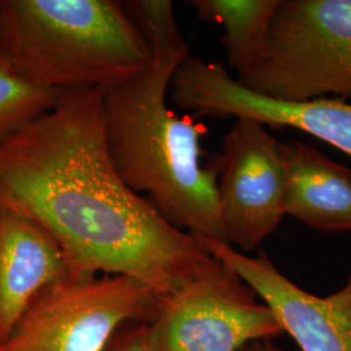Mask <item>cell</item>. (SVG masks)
<instances>
[{"label": "cell", "instance_id": "cell-7", "mask_svg": "<svg viewBox=\"0 0 351 351\" xmlns=\"http://www.w3.org/2000/svg\"><path fill=\"white\" fill-rule=\"evenodd\" d=\"M217 197L228 243L249 254L287 216L288 165L284 143L268 128L236 120L217 154Z\"/></svg>", "mask_w": 351, "mask_h": 351}, {"label": "cell", "instance_id": "cell-2", "mask_svg": "<svg viewBox=\"0 0 351 351\" xmlns=\"http://www.w3.org/2000/svg\"><path fill=\"white\" fill-rule=\"evenodd\" d=\"M189 51L154 55L150 68L103 90L106 143L121 180L172 226L198 239L226 242L217 197V154L202 164L207 128L168 107L177 66Z\"/></svg>", "mask_w": 351, "mask_h": 351}, {"label": "cell", "instance_id": "cell-3", "mask_svg": "<svg viewBox=\"0 0 351 351\" xmlns=\"http://www.w3.org/2000/svg\"><path fill=\"white\" fill-rule=\"evenodd\" d=\"M0 59L40 88H111L154 55L116 0H0Z\"/></svg>", "mask_w": 351, "mask_h": 351}, {"label": "cell", "instance_id": "cell-15", "mask_svg": "<svg viewBox=\"0 0 351 351\" xmlns=\"http://www.w3.org/2000/svg\"><path fill=\"white\" fill-rule=\"evenodd\" d=\"M106 351H147L146 323H129L123 326Z\"/></svg>", "mask_w": 351, "mask_h": 351}, {"label": "cell", "instance_id": "cell-14", "mask_svg": "<svg viewBox=\"0 0 351 351\" xmlns=\"http://www.w3.org/2000/svg\"><path fill=\"white\" fill-rule=\"evenodd\" d=\"M128 20L152 55L164 51H189L175 19L171 0H123Z\"/></svg>", "mask_w": 351, "mask_h": 351}, {"label": "cell", "instance_id": "cell-1", "mask_svg": "<svg viewBox=\"0 0 351 351\" xmlns=\"http://www.w3.org/2000/svg\"><path fill=\"white\" fill-rule=\"evenodd\" d=\"M0 208L43 226L71 276L133 277L164 297L217 263L119 176L106 143L101 88L68 93L0 139Z\"/></svg>", "mask_w": 351, "mask_h": 351}, {"label": "cell", "instance_id": "cell-11", "mask_svg": "<svg viewBox=\"0 0 351 351\" xmlns=\"http://www.w3.org/2000/svg\"><path fill=\"white\" fill-rule=\"evenodd\" d=\"M287 216L324 233H351V169L304 142H287Z\"/></svg>", "mask_w": 351, "mask_h": 351}, {"label": "cell", "instance_id": "cell-16", "mask_svg": "<svg viewBox=\"0 0 351 351\" xmlns=\"http://www.w3.org/2000/svg\"><path fill=\"white\" fill-rule=\"evenodd\" d=\"M239 351H284L276 342L275 339H259L255 342H251L242 348Z\"/></svg>", "mask_w": 351, "mask_h": 351}, {"label": "cell", "instance_id": "cell-8", "mask_svg": "<svg viewBox=\"0 0 351 351\" xmlns=\"http://www.w3.org/2000/svg\"><path fill=\"white\" fill-rule=\"evenodd\" d=\"M171 99L190 116L234 117L265 128L297 129L351 158V103L322 98L278 101L241 85L223 65L186 58L171 81Z\"/></svg>", "mask_w": 351, "mask_h": 351}, {"label": "cell", "instance_id": "cell-5", "mask_svg": "<svg viewBox=\"0 0 351 351\" xmlns=\"http://www.w3.org/2000/svg\"><path fill=\"white\" fill-rule=\"evenodd\" d=\"M159 295L123 275L66 276L42 289L0 351H106L129 323H149Z\"/></svg>", "mask_w": 351, "mask_h": 351}, {"label": "cell", "instance_id": "cell-12", "mask_svg": "<svg viewBox=\"0 0 351 351\" xmlns=\"http://www.w3.org/2000/svg\"><path fill=\"white\" fill-rule=\"evenodd\" d=\"M280 0H191L198 17L224 29L221 42L229 65L245 75L263 56ZM237 75V77H239Z\"/></svg>", "mask_w": 351, "mask_h": 351}, {"label": "cell", "instance_id": "cell-10", "mask_svg": "<svg viewBox=\"0 0 351 351\" xmlns=\"http://www.w3.org/2000/svg\"><path fill=\"white\" fill-rule=\"evenodd\" d=\"M69 275L64 251L43 226L0 208V343L42 289Z\"/></svg>", "mask_w": 351, "mask_h": 351}, {"label": "cell", "instance_id": "cell-13", "mask_svg": "<svg viewBox=\"0 0 351 351\" xmlns=\"http://www.w3.org/2000/svg\"><path fill=\"white\" fill-rule=\"evenodd\" d=\"M68 93L33 85L0 59V139L55 108Z\"/></svg>", "mask_w": 351, "mask_h": 351}, {"label": "cell", "instance_id": "cell-6", "mask_svg": "<svg viewBox=\"0 0 351 351\" xmlns=\"http://www.w3.org/2000/svg\"><path fill=\"white\" fill-rule=\"evenodd\" d=\"M282 335L269 306L219 261L185 288L159 297L146 323L147 351H239Z\"/></svg>", "mask_w": 351, "mask_h": 351}, {"label": "cell", "instance_id": "cell-4", "mask_svg": "<svg viewBox=\"0 0 351 351\" xmlns=\"http://www.w3.org/2000/svg\"><path fill=\"white\" fill-rule=\"evenodd\" d=\"M237 81L278 101L351 103V0H280L261 62Z\"/></svg>", "mask_w": 351, "mask_h": 351}, {"label": "cell", "instance_id": "cell-9", "mask_svg": "<svg viewBox=\"0 0 351 351\" xmlns=\"http://www.w3.org/2000/svg\"><path fill=\"white\" fill-rule=\"evenodd\" d=\"M199 241L269 306L300 350L351 351V271L342 288L320 297L278 271L264 251L251 256L226 242Z\"/></svg>", "mask_w": 351, "mask_h": 351}]
</instances>
